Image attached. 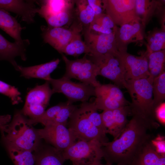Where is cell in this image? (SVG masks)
<instances>
[{
    "instance_id": "cell-14",
    "label": "cell",
    "mask_w": 165,
    "mask_h": 165,
    "mask_svg": "<svg viewBox=\"0 0 165 165\" xmlns=\"http://www.w3.org/2000/svg\"><path fill=\"white\" fill-rule=\"evenodd\" d=\"M123 66L125 80L146 79L150 76L148 61L145 53L136 56L127 51H119L118 55Z\"/></svg>"
},
{
    "instance_id": "cell-18",
    "label": "cell",
    "mask_w": 165,
    "mask_h": 165,
    "mask_svg": "<svg viewBox=\"0 0 165 165\" xmlns=\"http://www.w3.org/2000/svg\"><path fill=\"white\" fill-rule=\"evenodd\" d=\"M29 44V41L28 39L20 42H10L0 34V61H9L17 71L19 65L15 58L19 56L22 60L26 61V50Z\"/></svg>"
},
{
    "instance_id": "cell-38",
    "label": "cell",
    "mask_w": 165,
    "mask_h": 165,
    "mask_svg": "<svg viewBox=\"0 0 165 165\" xmlns=\"http://www.w3.org/2000/svg\"><path fill=\"white\" fill-rule=\"evenodd\" d=\"M87 1L94 11L95 16L103 13L104 10L102 0H87Z\"/></svg>"
},
{
    "instance_id": "cell-19",
    "label": "cell",
    "mask_w": 165,
    "mask_h": 165,
    "mask_svg": "<svg viewBox=\"0 0 165 165\" xmlns=\"http://www.w3.org/2000/svg\"><path fill=\"white\" fill-rule=\"evenodd\" d=\"M35 2L33 0H0V9L16 14L23 21L31 24L34 22L38 8L36 7Z\"/></svg>"
},
{
    "instance_id": "cell-35",
    "label": "cell",
    "mask_w": 165,
    "mask_h": 165,
    "mask_svg": "<svg viewBox=\"0 0 165 165\" xmlns=\"http://www.w3.org/2000/svg\"><path fill=\"white\" fill-rule=\"evenodd\" d=\"M71 9L67 10L55 15L47 16L44 18L50 27H62L67 24L70 20Z\"/></svg>"
},
{
    "instance_id": "cell-6",
    "label": "cell",
    "mask_w": 165,
    "mask_h": 165,
    "mask_svg": "<svg viewBox=\"0 0 165 165\" xmlns=\"http://www.w3.org/2000/svg\"><path fill=\"white\" fill-rule=\"evenodd\" d=\"M62 57L66 67L63 77L70 79H75L94 87L101 84L96 79L98 75V68L86 54L82 58L75 60L69 59L63 54Z\"/></svg>"
},
{
    "instance_id": "cell-16",
    "label": "cell",
    "mask_w": 165,
    "mask_h": 165,
    "mask_svg": "<svg viewBox=\"0 0 165 165\" xmlns=\"http://www.w3.org/2000/svg\"><path fill=\"white\" fill-rule=\"evenodd\" d=\"M130 114L129 105L113 110H105L101 113L106 134L115 139L124 129L127 122V116Z\"/></svg>"
},
{
    "instance_id": "cell-37",
    "label": "cell",
    "mask_w": 165,
    "mask_h": 165,
    "mask_svg": "<svg viewBox=\"0 0 165 165\" xmlns=\"http://www.w3.org/2000/svg\"><path fill=\"white\" fill-rule=\"evenodd\" d=\"M150 142L156 152L160 154L165 156V140L164 137L158 135Z\"/></svg>"
},
{
    "instance_id": "cell-10",
    "label": "cell",
    "mask_w": 165,
    "mask_h": 165,
    "mask_svg": "<svg viewBox=\"0 0 165 165\" xmlns=\"http://www.w3.org/2000/svg\"><path fill=\"white\" fill-rule=\"evenodd\" d=\"M94 101L97 110H113L129 105L119 88L112 84H101L95 87Z\"/></svg>"
},
{
    "instance_id": "cell-8",
    "label": "cell",
    "mask_w": 165,
    "mask_h": 165,
    "mask_svg": "<svg viewBox=\"0 0 165 165\" xmlns=\"http://www.w3.org/2000/svg\"><path fill=\"white\" fill-rule=\"evenodd\" d=\"M50 84L48 81H46L44 84L37 85L29 90L24 105L20 111L25 116L33 119L38 117L44 113L54 94Z\"/></svg>"
},
{
    "instance_id": "cell-20",
    "label": "cell",
    "mask_w": 165,
    "mask_h": 165,
    "mask_svg": "<svg viewBox=\"0 0 165 165\" xmlns=\"http://www.w3.org/2000/svg\"><path fill=\"white\" fill-rule=\"evenodd\" d=\"M59 58L39 65L24 67L19 65L17 71L20 76L26 79L37 78L49 81L51 78L50 74L57 68L60 62Z\"/></svg>"
},
{
    "instance_id": "cell-15",
    "label": "cell",
    "mask_w": 165,
    "mask_h": 165,
    "mask_svg": "<svg viewBox=\"0 0 165 165\" xmlns=\"http://www.w3.org/2000/svg\"><path fill=\"white\" fill-rule=\"evenodd\" d=\"M115 32L110 34L98 33L87 29L84 35V42L90 50L89 54H108L117 56L119 51Z\"/></svg>"
},
{
    "instance_id": "cell-12",
    "label": "cell",
    "mask_w": 165,
    "mask_h": 165,
    "mask_svg": "<svg viewBox=\"0 0 165 165\" xmlns=\"http://www.w3.org/2000/svg\"><path fill=\"white\" fill-rule=\"evenodd\" d=\"M102 1L106 14L116 26H121L135 20H139L135 11V0Z\"/></svg>"
},
{
    "instance_id": "cell-2",
    "label": "cell",
    "mask_w": 165,
    "mask_h": 165,
    "mask_svg": "<svg viewBox=\"0 0 165 165\" xmlns=\"http://www.w3.org/2000/svg\"><path fill=\"white\" fill-rule=\"evenodd\" d=\"M94 102H82L71 115L68 129L76 140L88 141L95 139L103 145L108 141L100 114Z\"/></svg>"
},
{
    "instance_id": "cell-29",
    "label": "cell",
    "mask_w": 165,
    "mask_h": 165,
    "mask_svg": "<svg viewBox=\"0 0 165 165\" xmlns=\"http://www.w3.org/2000/svg\"><path fill=\"white\" fill-rule=\"evenodd\" d=\"M90 50L81 38L80 33L75 35L71 41L66 45L62 53L77 57L82 54H89Z\"/></svg>"
},
{
    "instance_id": "cell-31",
    "label": "cell",
    "mask_w": 165,
    "mask_h": 165,
    "mask_svg": "<svg viewBox=\"0 0 165 165\" xmlns=\"http://www.w3.org/2000/svg\"><path fill=\"white\" fill-rule=\"evenodd\" d=\"M153 107H156L165 99V72H163L153 80L152 84Z\"/></svg>"
},
{
    "instance_id": "cell-42",
    "label": "cell",
    "mask_w": 165,
    "mask_h": 165,
    "mask_svg": "<svg viewBox=\"0 0 165 165\" xmlns=\"http://www.w3.org/2000/svg\"><path fill=\"white\" fill-rule=\"evenodd\" d=\"M72 164H73L72 165H79L76 164H75V163H72Z\"/></svg>"
},
{
    "instance_id": "cell-13",
    "label": "cell",
    "mask_w": 165,
    "mask_h": 165,
    "mask_svg": "<svg viewBox=\"0 0 165 165\" xmlns=\"http://www.w3.org/2000/svg\"><path fill=\"white\" fill-rule=\"evenodd\" d=\"M44 41L62 53L66 45L82 30V24H74L68 29L60 27H41Z\"/></svg>"
},
{
    "instance_id": "cell-24",
    "label": "cell",
    "mask_w": 165,
    "mask_h": 165,
    "mask_svg": "<svg viewBox=\"0 0 165 165\" xmlns=\"http://www.w3.org/2000/svg\"><path fill=\"white\" fill-rule=\"evenodd\" d=\"M0 28L13 38L15 42H20L23 40L21 32L24 28L8 12L0 9Z\"/></svg>"
},
{
    "instance_id": "cell-11",
    "label": "cell",
    "mask_w": 165,
    "mask_h": 165,
    "mask_svg": "<svg viewBox=\"0 0 165 165\" xmlns=\"http://www.w3.org/2000/svg\"><path fill=\"white\" fill-rule=\"evenodd\" d=\"M37 129L40 138L60 151L63 152L77 141L72 132L63 125L51 123Z\"/></svg>"
},
{
    "instance_id": "cell-30",
    "label": "cell",
    "mask_w": 165,
    "mask_h": 165,
    "mask_svg": "<svg viewBox=\"0 0 165 165\" xmlns=\"http://www.w3.org/2000/svg\"><path fill=\"white\" fill-rule=\"evenodd\" d=\"M147 51H157L165 49V28L162 27L150 33L147 37Z\"/></svg>"
},
{
    "instance_id": "cell-3",
    "label": "cell",
    "mask_w": 165,
    "mask_h": 165,
    "mask_svg": "<svg viewBox=\"0 0 165 165\" xmlns=\"http://www.w3.org/2000/svg\"><path fill=\"white\" fill-rule=\"evenodd\" d=\"M1 135L4 143L33 152L36 151L41 144L37 129L20 111L15 112Z\"/></svg>"
},
{
    "instance_id": "cell-25",
    "label": "cell",
    "mask_w": 165,
    "mask_h": 165,
    "mask_svg": "<svg viewBox=\"0 0 165 165\" xmlns=\"http://www.w3.org/2000/svg\"><path fill=\"white\" fill-rule=\"evenodd\" d=\"M41 2V6L38 8L37 13L43 18L72 9L74 4L73 1L67 0H47Z\"/></svg>"
},
{
    "instance_id": "cell-7",
    "label": "cell",
    "mask_w": 165,
    "mask_h": 165,
    "mask_svg": "<svg viewBox=\"0 0 165 165\" xmlns=\"http://www.w3.org/2000/svg\"><path fill=\"white\" fill-rule=\"evenodd\" d=\"M88 58L98 68V75L111 80L119 88L125 87V70L118 56L105 54H89Z\"/></svg>"
},
{
    "instance_id": "cell-28",
    "label": "cell",
    "mask_w": 165,
    "mask_h": 165,
    "mask_svg": "<svg viewBox=\"0 0 165 165\" xmlns=\"http://www.w3.org/2000/svg\"><path fill=\"white\" fill-rule=\"evenodd\" d=\"M117 27L106 14L95 16L88 29L98 33L110 34L115 32Z\"/></svg>"
},
{
    "instance_id": "cell-17",
    "label": "cell",
    "mask_w": 165,
    "mask_h": 165,
    "mask_svg": "<svg viewBox=\"0 0 165 165\" xmlns=\"http://www.w3.org/2000/svg\"><path fill=\"white\" fill-rule=\"evenodd\" d=\"M143 28L140 21L136 20L117 27L115 36L119 51H127L130 43L142 40L144 38Z\"/></svg>"
},
{
    "instance_id": "cell-5",
    "label": "cell",
    "mask_w": 165,
    "mask_h": 165,
    "mask_svg": "<svg viewBox=\"0 0 165 165\" xmlns=\"http://www.w3.org/2000/svg\"><path fill=\"white\" fill-rule=\"evenodd\" d=\"M102 145L94 139L86 141L77 140L63 152L66 160L79 165H89L100 162L103 158Z\"/></svg>"
},
{
    "instance_id": "cell-26",
    "label": "cell",
    "mask_w": 165,
    "mask_h": 165,
    "mask_svg": "<svg viewBox=\"0 0 165 165\" xmlns=\"http://www.w3.org/2000/svg\"><path fill=\"white\" fill-rule=\"evenodd\" d=\"M144 53L148 61V78L153 82L155 78L165 71V49L154 52L146 50Z\"/></svg>"
},
{
    "instance_id": "cell-22",
    "label": "cell",
    "mask_w": 165,
    "mask_h": 165,
    "mask_svg": "<svg viewBox=\"0 0 165 165\" xmlns=\"http://www.w3.org/2000/svg\"><path fill=\"white\" fill-rule=\"evenodd\" d=\"M162 6L161 1L135 0L136 13L143 28L154 15L162 10Z\"/></svg>"
},
{
    "instance_id": "cell-21",
    "label": "cell",
    "mask_w": 165,
    "mask_h": 165,
    "mask_svg": "<svg viewBox=\"0 0 165 165\" xmlns=\"http://www.w3.org/2000/svg\"><path fill=\"white\" fill-rule=\"evenodd\" d=\"M34 154L35 165H63L65 160L63 152L47 143L41 144Z\"/></svg>"
},
{
    "instance_id": "cell-36",
    "label": "cell",
    "mask_w": 165,
    "mask_h": 165,
    "mask_svg": "<svg viewBox=\"0 0 165 165\" xmlns=\"http://www.w3.org/2000/svg\"><path fill=\"white\" fill-rule=\"evenodd\" d=\"M78 106L73 105V103L68 101L65 102L53 121L51 123H58L66 127L68 123V119L73 112Z\"/></svg>"
},
{
    "instance_id": "cell-9",
    "label": "cell",
    "mask_w": 165,
    "mask_h": 165,
    "mask_svg": "<svg viewBox=\"0 0 165 165\" xmlns=\"http://www.w3.org/2000/svg\"><path fill=\"white\" fill-rule=\"evenodd\" d=\"M52 86L53 94L62 93L68 99L73 102L87 101L92 96H95V87L82 82H75L63 77L58 79L51 78L48 81Z\"/></svg>"
},
{
    "instance_id": "cell-27",
    "label": "cell",
    "mask_w": 165,
    "mask_h": 165,
    "mask_svg": "<svg viewBox=\"0 0 165 165\" xmlns=\"http://www.w3.org/2000/svg\"><path fill=\"white\" fill-rule=\"evenodd\" d=\"M4 144L14 165H35V157L33 152Z\"/></svg>"
},
{
    "instance_id": "cell-40",
    "label": "cell",
    "mask_w": 165,
    "mask_h": 165,
    "mask_svg": "<svg viewBox=\"0 0 165 165\" xmlns=\"http://www.w3.org/2000/svg\"><path fill=\"white\" fill-rule=\"evenodd\" d=\"M11 115L7 114L0 116V130L1 133H4L6 126L11 121Z\"/></svg>"
},
{
    "instance_id": "cell-4",
    "label": "cell",
    "mask_w": 165,
    "mask_h": 165,
    "mask_svg": "<svg viewBox=\"0 0 165 165\" xmlns=\"http://www.w3.org/2000/svg\"><path fill=\"white\" fill-rule=\"evenodd\" d=\"M125 88L131 97L130 114L137 113L155 119L152 82L148 78L127 80Z\"/></svg>"
},
{
    "instance_id": "cell-34",
    "label": "cell",
    "mask_w": 165,
    "mask_h": 165,
    "mask_svg": "<svg viewBox=\"0 0 165 165\" xmlns=\"http://www.w3.org/2000/svg\"><path fill=\"white\" fill-rule=\"evenodd\" d=\"M0 93L9 97L13 105L22 102L21 93L17 88L0 80Z\"/></svg>"
},
{
    "instance_id": "cell-32",
    "label": "cell",
    "mask_w": 165,
    "mask_h": 165,
    "mask_svg": "<svg viewBox=\"0 0 165 165\" xmlns=\"http://www.w3.org/2000/svg\"><path fill=\"white\" fill-rule=\"evenodd\" d=\"M75 2L80 20L84 24L90 25L94 20L95 14L87 0H76Z\"/></svg>"
},
{
    "instance_id": "cell-1",
    "label": "cell",
    "mask_w": 165,
    "mask_h": 165,
    "mask_svg": "<svg viewBox=\"0 0 165 165\" xmlns=\"http://www.w3.org/2000/svg\"><path fill=\"white\" fill-rule=\"evenodd\" d=\"M127 123L119 135L104 143L101 149L107 164H130L143 146L150 141L148 132L157 127L155 119L137 113Z\"/></svg>"
},
{
    "instance_id": "cell-23",
    "label": "cell",
    "mask_w": 165,
    "mask_h": 165,
    "mask_svg": "<svg viewBox=\"0 0 165 165\" xmlns=\"http://www.w3.org/2000/svg\"><path fill=\"white\" fill-rule=\"evenodd\" d=\"M131 165H165V156L155 151L150 141L142 148Z\"/></svg>"
},
{
    "instance_id": "cell-41",
    "label": "cell",
    "mask_w": 165,
    "mask_h": 165,
    "mask_svg": "<svg viewBox=\"0 0 165 165\" xmlns=\"http://www.w3.org/2000/svg\"><path fill=\"white\" fill-rule=\"evenodd\" d=\"M89 165H110L108 164H103L101 163V162H99L95 163H94ZM117 165H124L122 164H117Z\"/></svg>"
},
{
    "instance_id": "cell-33",
    "label": "cell",
    "mask_w": 165,
    "mask_h": 165,
    "mask_svg": "<svg viewBox=\"0 0 165 165\" xmlns=\"http://www.w3.org/2000/svg\"><path fill=\"white\" fill-rule=\"evenodd\" d=\"M64 103H60L50 107L45 111L41 115L37 118L33 119H28L29 122L32 125L40 123L44 126L52 123Z\"/></svg>"
},
{
    "instance_id": "cell-39",
    "label": "cell",
    "mask_w": 165,
    "mask_h": 165,
    "mask_svg": "<svg viewBox=\"0 0 165 165\" xmlns=\"http://www.w3.org/2000/svg\"><path fill=\"white\" fill-rule=\"evenodd\" d=\"M155 116L161 123L165 124V103L163 102L157 106L155 110Z\"/></svg>"
}]
</instances>
